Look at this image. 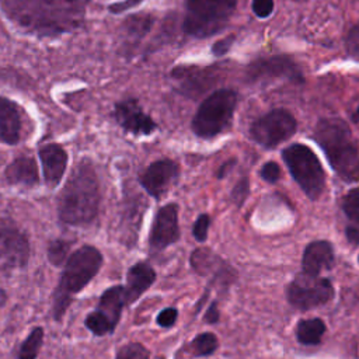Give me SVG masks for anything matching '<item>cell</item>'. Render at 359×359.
<instances>
[{"label":"cell","mask_w":359,"mask_h":359,"mask_svg":"<svg viewBox=\"0 0 359 359\" xmlns=\"http://www.w3.org/2000/svg\"><path fill=\"white\" fill-rule=\"evenodd\" d=\"M245 77L248 81L273 79L289 80L294 84L304 81V76L299 65L286 55H271L266 57H258L247 66Z\"/></svg>","instance_id":"cell-11"},{"label":"cell","mask_w":359,"mask_h":359,"mask_svg":"<svg viewBox=\"0 0 359 359\" xmlns=\"http://www.w3.org/2000/svg\"><path fill=\"white\" fill-rule=\"evenodd\" d=\"M4 178L10 185L35 187L39 181L36 161L29 156L15 157L4 170Z\"/></svg>","instance_id":"cell-20"},{"label":"cell","mask_w":359,"mask_h":359,"mask_svg":"<svg viewBox=\"0 0 359 359\" xmlns=\"http://www.w3.org/2000/svg\"><path fill=\"white\" fill-rule=\"evenodd\" d=\"M219 317L220 314H219V310L216 309V303H212L205 313V321H208L209 324H215L219 321Z\"/></svg>","instance_id":"cell-36"},{"label":"cell","mask_w":359,"mask_h":359,"mask_svg":"<svg viewBox=\"0 0 359 359\" xmlns=\"http://www.w3.org/2000/svg\"><path fill=\"white\" fill-rule=\"evenodd\" d=\"M334 264V248L325 240L310 243L303 254V272L318 275L324 269H330Z\"/></svg>","instance_id":"cell-19"},{"label":"cell","mask_w":359,"mask_h":359,"mask_svg":"<svg viewBox=\"0 0 359 359\" xmlns=\"http://www.w3.org/2000/svg\"><path fill=\"white\" fill-rule=\"evenodd\" d=\"M282 157L303 192L310 199H317L325 187V172L316 153L302 143H294L283 150Z\"/></svg>","instance_id":"cell-7"},{"label":"cell","mask_w":359,"mask_h":359,"mask_svg":"<svg viewBox=\"0 0 359 359\" xmlns=\"http://www.w3.org/2000/svg\"><path fill=\"white\" fill-rule=\"evenodd\" d=\"M261 177L266 182H276L280 178V167L275 161H268L261 168Z\"/></svg>","instance_id":"cell-31"},{"label":"cell","mask_w":359,"mask_h":359,"mask_svg":"<svg viewBox=\"0 0 359 359\" xmlns=\"http://www.w3.org/2000/svg\"><path fill=\"white\" fill-rule=\"evenodd\" d=\"M251 8L258 18H268L273 13L275 3L273 0H252Z\"/></svg>","instance_id":"cell-29"},{"label":"cell","mask_w":359,"mask_h":359,"mask_svg":"<svg viewBox=\"0 0 359 359\" xmlns=\"http://www.w3.org/2000/svg\"><path fill=\"white\" fill-rule=\"evenodd\" d=\"M352 119L355 121V122H359V107L356 108V111L353 112V115H352Z\"/></svg>","instance_id":"cell-40"},{"label":"cell","mask_w":359,"mask_h":359,"mask_svg":"<svg viewBox=\"0 0 359 359\" xmlns=\"http://www.w3.org/2000/svg\"><path fill=\"white\" fill-rule=\"evenodd\" d=\"M177 317H178V311L177 309L174 307H167L164 310H161L157 316V324L160 327H164V328H170L175 324L177 321Z\"/></svg>","instance_id":"cell-32"},{"label":"cell","mask_w":359,"mask_h":359,"mask_svg":"<svg viewBox=\"0 0 359 359\" xmlns=\"http://www.w3.org/2000/svg\"><path fill=\"white\" fill-rule=\"evenodd\" d=\"M1 8L15 24L41 35L67 32L79 27L83 15L66 0H1Z\"/></svg>","instance_id":"cell-2"},{"label":"cell","mask_w":359,"mask_h":359,"mask_svg":"<svg viewBox=\"0 0 359 359\" xmlns=\"http://www.w3.org/2000/svg\"><path fill=\"white\" fill-rule=\"evenodd\" d=\"M123 306H126L123 286L115 285L105 289L100 296L95 310L84 318L86 328L95 337L112 334L121 320Z\"/></svg>","instance_id":"cell-8"},{"label":"cell","mask_w":359,"mask_h":359,"mask_svg":"<svg viewBox=\"0 0 359 359\" xmlns=\"http://www.w3.org/2000/svg\"><path fill=\"white\" fill-rule=\"evenodd\" d=\"M45 331L42 327H34L27 338L21 342L17 353V359H36L43 345Z\"/></svg>","instance_id":"cell-22"},{"label":"cell","mask_w":359,"mask_h":359,"mask_svg":"<svg viewBox=\"0 0 359 359\" xmlns=\"http://www.w3.org/2000/svg\"><path fill=\"white\" fill-rule=\"evenodd\" d=\"M297 122L294 116L283 108H276L252 122L251 137L262 147L272 149L294 135Z\"/></svg>","instance_id":"cell-9"},{"label":"cell","mask_w":359,"mask_h":359,"mask_svg":"<svg viewBox=\"0 0 359 359\" xmlns=\"http://www.w3.org/2000/svg\"><path fill=\"white\" fill-rule=\"evenodd\" d=\"M210 224V217L208 215H201L196 222L194 223L192 234L198 241H205L208 237V230Z\"/></svg>","instance_id":"cell-30"},{"label":"cell","mask_w":359,"mask_h":359,"mask_svg":"<svg viewBox=\"0 0 359 359\" xmlns=\"http://www.w3.org/2000/svg\"><path fill=\"white\" fill-rule=\"evenodd\" d=\"M70 250H72L70 241L63 240V238H55L49 243L48 250H46L48 261L55 266H62V265H65L66 259L72 254Z\"/></svg>","instance_id":"cell-23"},{"label":"cell","mask_w":359,"mask_h":359,"mask_svg":"<svg viewBox=\"0 0 359 359\" xmlns=\"http://www.w3.org/2000/svg\"><path fill=\"white\" fill-rule=\"evenodd\" d=\"M237 105V93L230 88L213 91L202 101L192 119V130L196 136L210 139L226 130Z\"/></svg>","instance_id":"cell-6"},{"label":"cell","mask_w":359,"mask_h":359,"mask_svg":"<svg viewBox=\"0 0 359 359\" xmlns=\"http://www.w3.org/2000/svg\"><path fill=\"white\" fill-rule=\"evenodd\" d=\"M237 6V0H189L187 4L184 31L203 39L220 32Z\"/></svg>","instance_id":"cell-5"},{"label":"cell","mask_w":359,"mask_h":359,"mask_svg":"<svg viewBox=\"0 0 359 359\" xmlns=\"http://www.w3.org/2000/svg\"><path fill=\"white\" fill-rule=\"evenodd\" d=\"M178 175L175 161L163 158L151 163L140 175V184L146 192L154 198H160Z\"/></svg>","instance_id":"cell-15"},{"label":"cell","mask_w":359,"mask_h":359,"mask_svg":"<svg viewBox=\"0 0 359 359\" xmlns=\"http://www.w3.org/2000/svg\"><path fill=\"white\" fill-rule=\"evenodd\" d=\"M21 112L18 105L0 95V142L14 146L21 139Z\"/></svg>","instance_id":"cell-18"},{"label":"cell","mask_w":359,"mask_h":359,"mask_svg":"<svg viewBox=\"0 0 359 359\" xmlns=\"http://www.w3.org/2000/svg\"><path fill=\"white\" fill-rule=\"evenodd\" d=\"M104 262L102 252L94 245H81L73 251L63 265L60 280L53 292L52 314L55 321H60L73 297L80 293L98 273Z\"/></svg>","instance_id":"cell-3"},{"label":"cell","mask_w":359,"mask_h":359,"mask_svg":"<svg viewBox=\"0 0 359 359\" xmlns=\"http://www.w3.org/2000/svg\"><path fill=\"white\" fill-rule=\"evenodd\" d=\"M38 156L42 164L43 181L48 187L55 188L63 180L67 167V151L57 143H46L39 147Z\"/></svg>","instance_id":"cell-16"},{"label":"cell","mask_w":359,"mask_h":359,"mask_svg":"<svg viewBox=\"0 0 359 359\" xmlns=\"http://www.w3.org/2000/svg\"><path fill=\"white\" fill-rule=\"evenodd\" d=\"M345 48L349 57L359 62V21L349 29L345 38Z\"/></svg>","instance_id":"cell-28"},{"label":"cell","mask_w":359,"mask_h":359,"mask_svg":"<svg viewBox=\"0 0 359 359\" xmlns=\"http://www.w3.org/2000/svg\"><path fill=\"white\" fill-rule=\"evenodd\" d=\"M154 280L156 272L146 261H139L132 265L126 273V286H123L126 304L135 303L154 283Z\"/></svg>","instance_id":"cell-17"},{"label":"cell","mask_w":359,"mask_h":359,"mask_svg":"<svg viewBox=\"0 0 359 359\" xmlns=\"http://www.w3.org/2000/svg\"><path fill=\"white\" fill-rule=\"evenodd\" d=\"M346 237L351 243L359 244V226H348L346 227Z\"/></svg>","instance_id":"cell-37"},{"label":"cell","mask_w":359,"mask_h":359,"mask_svg":"<svg viewBox=\"0 0 359 359\" xmlns=\"http://www.w3.org/2000/svg\"><path fill=\"white\" fill-rule=\"evenodd\" d=\"M217 345H219V342H217L216 335H213L210 332L199 334L192 341V349H194L195 355H198V356H206V355L213 353L217 349Z\"/></svg>","instance_id":"cell-24"},{"label":"cell","mask_w":359,"mask_h":359,"mask_svg":"<svg viewBox=\"0 0 359 359\" xmlns=\"http://www.w3.org/2000/svg\"><path fill=\"white\" fill-rule=\"evenodd\" d=\"M324 332H325V324L321 318L302 320L296 327V337L299 342L304 345L320 344Z\"/></svg>","instance_id":"cell-21"},{"label":"cell","mask_w":359,"mask_h":359,"mask_svg":"<svg viewBox=\"0 0 359 359\" xmlns=\"http://www.w3.org/2000/svg\"><path fill=\"white\" fill-rule=\"evenodd\" d=\"M344 212L346 216L359 224V187L351 189L342 202Z\"/></svg>","instance_id":"cell-27"},{"label":"cell","mask_w":359,"mask_h":359,"mask_svg":"<svg viewBox=\"0 0 359 359\" xmlns=\"http://www.w3.org/2000/svg\"><path fill=\"white\" fill-rule=\"evenodd\" d=\"M125 22H126L125 27H126V31L129 35L142 36L149 31V28L151 25V17L147 14L146 15L144 14L132 15Z\"/></svg>","instance_id":"cell-26"},{"label":"cell","mask_w":359,"mask_h":359,"mask_svg":"<svg viewBox=\"0 0 359 359\" xmlns=\"http://www.w3.org/2000/svg\"><path fill=\"white\" fill-rule=\"evenodd\" d=\"M234 164V160H231V161H226L220 168H219V172H217V177L219 178H223L224 177V174H226V171L229 170V168H231V165Z\"/></svg>","instance_id":"cell-38"},{"label":"cell","mask_w":359,"mask_h":359,"mask_svg":"<svg viewBox=\"0 0 359 359\" xmlns=\"http://www.w3.org/2000/svg\"><path fill=\"white\" fill-rule=\"evenodd\" d=\"M234 41H236V35H227V36H224V38L216 41V42L212 45V49H210V50H212V53H213L215 56H223V55H226V53L231 49Z\"/></svg>","instance_id":"cell-33"},{"label":"cell","mask_w":359,"mask_h":359,"mask_svg":"<svg viewBox=\"0 0 359 359\" xmlns=\"http://www.w3.org/2000/svg\"><path fill=\"white\" fill-rule=\"evenodd\" d=\"M314 137L331 167L342 180L348 182L359 181V149L345 121L339 118L320 119Z\"/></svg>","instance_id":"cell-4"},{"label":"cell","mask_w":359,"mask_h":359,"mask_svg":"<svg viewBox=\"0 0 359 359\" xmlns=\"http://www.w3.org/2000/svg\"><path fill=\"white\" fill-rule=\"evenodd\" d=\"M358 259H359V258H358Z\"/></svg>","instance_id":"cell-41"},{"label":"cell","mask_w":359,"mask_h":359,"mask_svg":"<svg viewBox=\"0 0 359 359\" xmlns=\"http://www.w3.org/2000/svg\"><path fill=\"white\" fill-rule=\"evenodd\" d=\"M178 237V206L175 203H167L160 208L154 216L149 236L150 248L153 251H160L175 243Z\"/></svg>","instance_id":"cell-14"},{"label":"cell","mask_w":359,"mask_h":359,"mask_svg":"<svg viewBox=\"0 0 359 359\" xmlns=\"http://www.w3.org/2000/svg\"><path fill=\"white\" fill-rule=\"evenodd\" d=\"M150 352L139 342H129L122 345L115 355V359H149Z\"/></svg>","instance_id":"cell-25"},{"label":"cell","mask_w":359,"mask_h":359,"mask_svg":"<svg viewBox=\"0 0 359 359\" xmlns=\"http://www.w3.org/2000/svg\"><path fill=\"white\" fill-rule=\"evenodd\" d=\"M100 181L90 158H81L72 170L56 199L57 217L69 226H87L98 215Z\"/></svg>","instance_id":"cell-1"},{"label":"cell","mask_w":359,"mask_h":359,"mask_svg":"<svg viewBox=\"0 0 359 359\" xmlns=\"http://www.w3.org/2000/svg\"><path fill=\"white\" fill-rule=\"evenodd\" d=\"M286 294L292 306L309 310L330 302L334 296V287L325 278L302 272L289 283Z\"/></svg>","instance_id":"cell-10"},{"label":"cell","mask_w":359,"mask_h":359,"mask_svg":"<svg viewBox=\"0 0 359 359\" xmlns=\"http://www.w3.org/2000/svg\"><path fill=\"white\" fill-rule=\"evenodd\" d=\"M31 255L28 237L14 226L0 227V265L15 269L25 268Z\"/></svg>","instance_id":"cell-12"},{"label":"cell","mask_w":359,"mask_h":359,"mask_svg":"<svg viewBox=\"0 0 359 359\" xmlns=\"http://www.w3.org/2000/svg\"><path fill=\"white\" fill-rule=\"evenodd\" d=\"M114 118L125 132L136 136H147L157 129L153 118L143 111L135 98H123L118 101L114 105Z\"/></svg>","instance_id":"cell-13"},{"label":"cell","mask_w":359,"mask_h":359,"mask_svg":"<svg viewBox=\"0 0 359 359\" xmlns=\"http://www.w3.org/2000/svg\"><path fill=\"white\" fill-rule=\"evenodd\" d=\"M248 192H250L248 180L244 178V180H240V181L237 182V185L234 187V189H233V192H231V198L234 199V202H236L237 205H241V203L245 201Z\"/></svg>","instance_id":"cell-34"},{"label":"cell","mask_w":359,"mask_h":359,"mask_svg":"<svg viewBox=\"0 0 359 359\" xmlns=\"http://www.w3.org/2000/svg\"><path fill=\"white\" fill-rule=\"evenodd\" d=\"M7 297H8V296H7V292L0 287V309H1V307L4 306V303L7 302Z\"/></svg>","instance_id":"cell-39"},{"label":"cell","mask_w":359,"mask_h":359,"mask_svg":"<svg viewBox=\"0 0 359 359\" xmlns=\"http://www.w3.org/2000/svg\"><path fill=\"white\" fill-rule=\"evenodd\" d=\"M143 0H123V1H119V3H114V4H109L108 6V10L112 13V14H121L123 11H128L130 8H135L136 6H139Z\"/></svg>","instance_id":"cell-35"}]
</instances>
